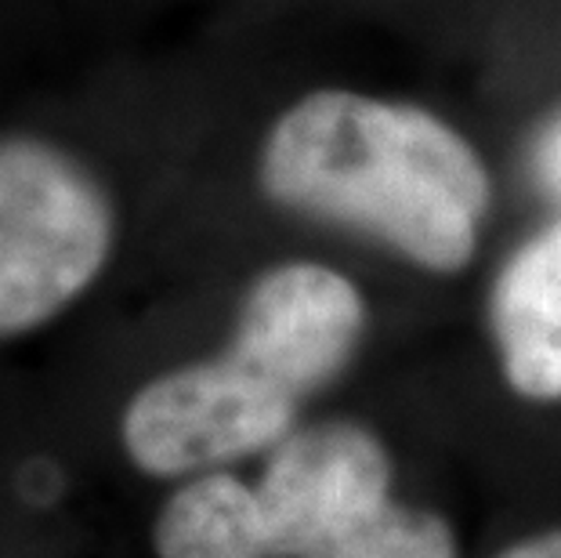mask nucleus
I'll return each instance as SVG.
<instances>
[{"mask_svg":"<svg viewBox=\"0 0 561 558\" xmlns=\"http://www.w3.org/2000/svg\"><path fill=\"white\" fill-rule=\"evenodd\" d=\"M261 189L305 218L374 236L427 272L479 251L489 171L421 105L322 88L294 102L261 146Z\"/></svg>","mask_w":561,"mask_h":558,"instance_id":"nucleus-1","label":"nucleus"},{"mask_svg":"<svg viewBox=\"0 0 561 558\" xmlns=\"http://www.w3.org/2000/svg\"><path fill=\"white\" fill-rule=\"evenodd\" d=\"M254 490L268 558H457L446 519L391 501V457L363 424L290 432Z\"/></svg>","mask_w":561,"mask_h":558,"instance_id":"nucleus-2","label":"nucleus"},{"mask_svg":"<svg viewBox=\"0 0 561 558\" xmlns=\"http://www.w3.org/2000/svg\"><path fill=\"white\" fill-rule=\"evenodd\" d=\"M113 200L69 149L0 138V338L44 327L99 280L113 251Z\"/></svg>","mask_w":561,"mask_h":558,"instance_id":"nucleus-3","label":"nucleus"},{"mask_svg":"<svg viewBox=\"0 0 561 558\" xmlns=\"http://www.w3.org/2000/svg\"><path fill=\"white\" fill-rule=\"evenodd\" d=\"M301 399L250 355L225 344L218 360L178 366L127 402L124 449L157 479L221 468L279 446Z\"/></svg>","mask_w":561,"mask_h":558,"instance_id":"nucleus-4","label":"nucleus"},{"mask_svg":"<svg viewBox=\"0 0 561 558\" xmlns=\"http://www.w3.org/2000/svg\"><path fill=\"white\" fill-rule=\"evenodd\" d=\"M363 330L366 301L348 276L316 261H286L247 291L229 344L305 402L352 363Z\"/></svg>","mask_w":561,"mask_h":558,"instance_id":"nucleus-5","label":"nucleus"},{"mask_svg":"<svg viewBox=\"0 0 561 558\" xmlns=\"http://www.w3.org/2000/svg\"><path fill=\"white\" fill-rule=\"evenodd\" d=\"M489 319L507 385L525 399H561V218L500 269Z\"/></svg>","mask_w":561,"mask_h":558,"instance_id":"nucleus-6","label":"nucleus"},{"mask_svg":"<svg viewBox=\"0 0 561 558\" xmlns=\"http://www.w3.org/2000/svg\"><path fill=\"white\" fill-rule=\"evenodd\" d=\"M160 558H265V529L254 486L229 471L185 482L152 529Z\"/></svg>","mask_w":561,"mask_h":558,"instance_id":"nucleus-7","label":"nucleus"},{"mask_svg":"<svg viewBox=\"0 0 561 558\" xmlns=\"http://www.w3.org/2000/svg\"><path fill=\"white\" fill-rule=\"evenodd\" d=\"M529 178L536 193L561 207V110L543 121L529 146Z\"/></svg>","mask_w":561,"mask_h":558,"instance_id":"nucleus-8","label":"nucleus"},{"mask_svg":"<svg viewBox=\"0 0 561 558\" xmlns=\"http://www.w3.org/2000/svg\"><path fill=\"white\" fill-rule=\"evenodd\" d=\"M496 558H561V529H547L529 540H518L515 548H507Z\"/></svg>","mask_w":561,"mask_h":558,"instance_id":"nucleus-9","label":"nucleus"}]
</instances>
